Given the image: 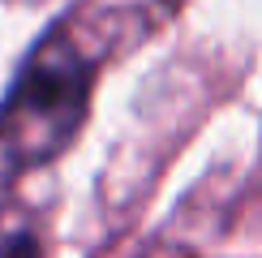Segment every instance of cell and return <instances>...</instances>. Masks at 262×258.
Instances as JSON below:
<instances>
[{"mask_svg": "<svg viewBox=\"0 0 262 258\" xmlns=\"http://www.w3.org/2000/svg\"><path fill=\"white\" fill-rule=\"evenodd\" d=\"M95 60L73 26L48 30L21 60L0 103V164L9 172L43 168L78 138L91 107Z\"/></svg>", "mask_w": 262, "mask_h": 258, "instance_id": "6da1fadb", "label": "cell"}, {"mask_svg": "<svg viewBox=\"0 0 262 258\" xmlns=\"http://www.w3.org/2000/svg\"><path fill=\"white\" fill-rule=\"evenodd\" d=\"M0 258H35V241L30 236H13L0 245Z\"/></svg>", "mask_w": 262, "mask_h": 258, "instance_id": "7a4b0ae2", "label": "cell"}]
</instances>
